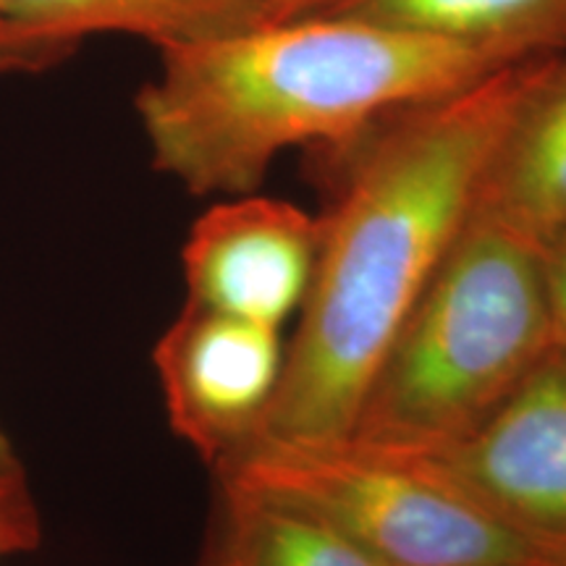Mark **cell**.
Wrapping results in <instances>:
<instances>
[{
    "label": "cell",
    "mask_w": 566,
    "mask_h": 566,
    "mask_svg": "<svg viewBox=\"0 0 566 566\" xmlns=\"http://www.w3.org/2000/svg\"><path fill=\"white\" fill-rule=\"evenodd\" d=\"M541 61L388 113L346 142L352 163L321 216L315 281L258 438L349 436L375 365L472 218L491 155Z\"/></svg>",
    "instance_id": "cell-1"
},
{
    "label": "cell",
    "mask_w": 566,
    "mask_h": 566,
    "mask_svg": "<svg viewBox=\"0 0 566 566\" xmlns=\"http://www.w3.org/2000/svg\"><path fill=\"white\" fill-rule=\"evenodd\" d=\"M520 61L338 17H296L160 48L137 95L155 171L189 195L263 187L279 155L342 147L375 122Z\"/></svg>",
    "instance_id": "cell-2"
},
{
    "label": "cell",
    "mask_w": 566,
    "mask_h": 566,
    "mask_svg": "<svg viewBox=\"0 0 566 566\" xmlns=\"http://www.w3.org/2000/svg\"><path fill=\"white\" fill-rule=\"evenodd\" d=\"M554 346L541 247L472 216L375 365L344 441L391 459L443 449Z\"/></svg>",
    "instance_id": "cell-3"
},
{
    "label": "cell",
    "mask_w": 566,
    "mask_h": 566,
    "mask_svg": "<svg viewBox=\"0 0 566 566\" xmlns=\"http://www.w3.org/2000/svg\"><path fill=\"white\" fill-rule=\"evenodd\" d=\"M210 470L321 516L380 566H566L438 478L346 441L254 438Z\"/></svg>",
    "instance_id": "cell-4"
},
{
    "label": "cell",
    "mask_w": 566,
    "mask_h": 566,
    "mask_svg": "<svg viewBox=\"0 0 566 566\" xmlns=\"http://www.w3.org/2000/svg\"><path fill=\"white\" fill-rule=\"evenodd\" d=\"M399 462L454 488L566 564V349L554 346L464 438Z\"/></svg>",
    "instance_id": "cell-5"
},
{
    "label": "cell",
    "mask_w": 566,
    "mask_h": 566,
    "mask_svg": "<svg viewBox=\"0 0 566 566\" xmlns=\"http://www.w3.org/2000/svg\"><path fill=\"white\" fill-rule=\"evenodd\" d=\"M281 328L187 302L153 352L168 424L216 467L265 430L283 384Z\"/></svg>",
    "instance_id": "cell-6"
},
{
    "label": "cell",
    "mask_w": 566,
    "mask_h": 566,
    "mask_svg": "<svg viewBox=\"0 0 566 566\" xmlns=\"http://www.w3.org/2000/svg\"><path fill=\"white\" fill-rule=\"evenodd\" d=\"M323 244V218L258 192L221 197L181 250L187 302L281 328L302 313Z\"/></svg>",
    "instance_id": "cell-7"
},
{
    "label": "cell",
    "mask_w": 566,
    "mask_h": 566,
    "mask_svg": "<svg viewBox=\"0 0 566 566\" xmlns=\"http://www.w3.org/2000/svg\"><path fill=\"white\" fill-rule=\"evenodd\" d=\"M265 21H281L273 0H0V71L48 69L95 34L160 51Z\"/></svg>",
    "instance_id": "cell-8"
},
{
    "label": "cell",
    "mask_w": 566,
    "mask_h": 566,
    "mask_svg": "<svg viewBox=\"0 0 566 566\" xmlns=\"http://www.w3.org/2000/svg\"><path fill=\"white\" fill-rule=\"evenodd\" d=\"M472 216L535 242L566 229V48L543 55L491 155Z\"/></svg>",
    "instance_id": "cell-9"
},
{
    "label": "cell",
    "mask_w": 566,
    "mask_h": 566,
    "mask_svg": "<svg viewBox=\"0 0 566 566\" xmlns=\"http://www.w3.org/2000/svg\"><path fill=\"white\" fill-rule=\"evenodd\" d=\"M313 17L480 48L527 61L566 48V0H328Z\"/></svg>",
    "instance_id": "cell-10"
},
{
    "label": "cell",
    "mask_w": 566,
    "mask_h": 566,
    "mask_svg": "<svg viewBox=\"0 0 566 566\" xmlns=\"http://www.w3.org/2000/svg\"><path fill=\"white\" fill-rule=\"evenodd\" d=\"M216 488V514L197 566H380L321 516L263 493Z\"/></svg>",
    "instance_id": "cell-11"
},
{
    "label": "cell",
    "mask_w": 566,
    "mask_h": 566,
    "mask_svg": "<svg viewBox=\"0 0 566 566\" xmlns=\"http://www.w3.org/2000/svg\"><path fill=\"white\" fill-rule=\"evenodd\" d=\"M40 514L24 475L0 480V556L24 554L40 546Z\"/></svg>",
    "instance_id": "cell-12"
},
{
    "label": "cell",
    "mask_w": 566,
    "mask_h": 566,
    "mask_svg": "<svg viewBox=\"0 0 566 566\" xmlns=\"http://www.w3.org/2000/svg\"><path fill=\"white\" fill-rule=\"evenodd\" d=\"M541 247L543 281H546L554 344L566 349V229L537 242Z\"/></svg>",
    "instance_id": "cell-13"
},
{
    "label": "cell",
    "mask_w": 566,
    "mask_h": 566,
    "mask_svg": "<svg viewBox=\"0 0 566 566\" xmlns=\"http://www.w3.org/2000/svg\"><path fill=\"white\" fill-rule=\"evenodd\" d=\"M328 0H273L279 19H296V17H313L323 9Z\"/></svg>",
    "instance_id": "cell-14"
},
{
    "label": "cell",
    "mask_w": 566,
    "mask_h": 566,
    "mask_svg": "<svg viewBox=\"0 0 566 566\" xmlns=\"http://www.w3.org/2000/svg\"><path fill=\"white\" fill-rule=\"evenodd\" d=\"M13 475H24V472H21V462L17 451H13L9 436L0 430V480L13 478Z\"/></svg>",
    "instance_id": "cell-15"
}]
</instances>
